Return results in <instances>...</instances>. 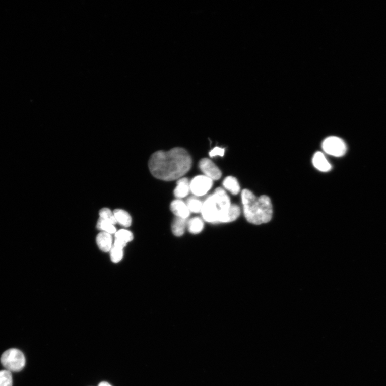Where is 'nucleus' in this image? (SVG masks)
I'll list each match as a JSON object with an SVG mask.
<instances>
[{
  "label": "nucleus",
  "mask_w": 386,
  "mask_h": 386,
  "mask_svg": "<svg viewBox=\"0 0 386 386\" xmlns=\"http://www.w3.org/2000/svg\"><path fill=\"white\" fill-rule=\"evenodd\" d=\"M243 211L246 220L256 225L270 222L273 215L271 199L267 196L257 198L252 192L243 190L241 192Z\"/></svg>",
  "instance_id": "obj_2"
},
{
  "label": "nucleus",
  "mask_w": 386,
  "mask_h": 386,
  "mask_svg": "<svg viewBox=\"0 0 386 386\" xmlns=\"http://www.w3.org/2000/svg\"><path fill=\"white\" fill-rule=\"evenodd\" d=\"M224 187L233 195H237L240 191L239 183L236 178L230 176L226 177L223 183Z\"/></svg>",
  "instance_id": "obj_14"
},
{
  "label": "nucleus",
  "mask_w": 386,
  "mask_h": 386,
  "mask_svg": "<svg viewBox=\"0 0 386 386\" xmlns=\"http://www.w3.org/2000/svg\"><path fill=\"white\" fill-rule=\"evenodd\" d=\"M1 362L7 370L18 372L22 371L26 365V358L22 352L13 348L4 352L1 358Z\"/></svg>",
  "instance_id": "obj_4"
},
{
  "label": "nucleus",
  "mask_w": 386,
  "mask_h": 386,
  "mask_svg": "<svg viewBox=\"0 0 386 386\" xmlns=\"http://www.w3.org/2000/svg\"><path fill=\"white\" fill-rule=\"evenodd\" d=\"M0 386H13L11 372L8 370L0 371Z\"/></svg>",
  "instance_id": "obj_19"
},
{
  "label": "nucleus",
  "mask_w": 386,
  "mask_h": 386,
  "mask_svg": "<svg viewBox=\"0 0 386 386\" xmlns=\"http://www.w3.org/2000/svg\"><path fill=\"white\" fill-rule=\"evenodd\" d=\"M97 228L99 230L108 233L109 234H113L116 233V229L114 225L112 223L99 218L97 224Z\"/></svg>",
  "instance_id": "obj_17"
},
{
  "label": "nucleus",
  "mask_w": 386,
  "mask_h": 386,
  "mask_svg": "<svg viewBox=\"0 0 386 386\" xmlns=\"http://www.w3.org/2000/svg\"><path fill=\"white\" fill-rule=\"evenodd\" d=\"M186 204L190 212L199 213L202 211L204 202L198 198L192 197L187 200Z\"/></svg>",
  "instance_id": "obj_16"
},
{
  "label": "nucleus",
  "mask_w": 386,
  "mask_h": 386,
  "mask_svg": "<svg viewBox=\"0 0 386 386\" xmlns=\"http://www.w3.org/2000/svg\"><path fill=\"white\" fill-rule=\"evenodd\" d=\"M115 238L128 243L133 240V234L130 231L122 229L115 233Z\"/></svg>",
  "instance_id": "obj_21"
},
{
  "label": "nucleus",
  "mask_w": 386,
  "mask_h": 386,
  "mask_svg": "<svg viewBox=\"0 0 386 386\" xmlns=\"http://www.w3.org/2000/svg\"><path fill=\"white\" fill-rule=\"evenodd\" d=\"M313 164L316 169L324 172H329L332 169L330 163L327 160L325 155L320 152L314 154Z\"/></svg>",
  "instance_id": "obj_10"
},
{
  "label": "nucleus",
  "mask_w": 386,
  "mask_h": 386,
  "mask_svg": "<svg viewBox=\"0 0 386 386\" xmlns=\"http://www.w3.org/2000/svg\"><path fill=\"white\" fill-rule=\"evenodd\" d=\"M187 227L190 233L197 234L202 232L204 228V223L199 217L192 218L187 222Z\"/></svg>",
  "instance_id": "obj_15"
},
{
  "label": "nucleus",
  "mask_w": 386,
  "mask_h": 386,
  "mask_svg": "<svg viewBox=\"0 0 386 386\" xmlns=\"http://www.w3.org/2000/svg\"><path fill=\"white\" fill-rule=\"evenodd\" d=\"M231 205L230 199L226 191L222 188H217L205 200L201 213L208 223H225Z\"/></svg>",
  "instance_id": "obj_3"
},
{
  "label": "nucleus",
  "mask_w": 386,
  "mask_h": 386,
  "mask_svg": "<svg viewBox=\"0 0 386 386\" xmlns=\"http://www.w3.org/2000/svg\"><path fill=\"white\" fill-rule=\"evenodd\" d=\"M100 217L102 219L115 225L117 223L114 215L110 209L104 208L100 210L99 212Z\"/></svg>",
  "instance_id": "obj_20"
},
{
  "label": "nucleus",
  "mask_w": 386,
  "mask_h": 386,
  "mask_svg": "<svg viewBox=\"0 0 386 386\" xmlns=\"http://www.w3.org/2000/svg\"><path fill=\"white\" fill-rule=\"evenodd\" d=\"M117 223H119L124 227H129L132 224V217L130 215L122 209H116L113 212Z\"/></svg>",
  "instance_id": "obj_13"
},
{
  "label": "nucleus",
  "mask_w": 386,
  "mask_h": 386,
  "mask_svg": "<svg viewBox=\"0 0 386 386\" xmlns=\"http://www.w3.org/2000/svg\"><path fill=\"white\" fill-rule=\"evenodd\" d=\"M187 219L176 217L172 225V231L174 236L181 237L183 236L187 226Z\"/></svg>",
  "instance_id": "obj_12"
},
{
  "label": "nucleus",
  "mask_w": 386,
  "mask_h": 386,
  "mask_svg": "<svg viewBox=\"0 0 386 386\" xmlns=\"http://www.w3.org/2000/svg\"><path fill=\"white\" fill-rule=\"evenodd\" d=\"M225 149L216 147L209 152L210 157H214L217 156L223 157L224 155Z\"/></svg>",
  "instance_id": "obj_23"
},
{
  "label": "nucleus",
  "mask_w": 386,
  "mask_h": 386,
  "mask_svg": "<svg viewBox=\"0 0 386 386\" xmlns=\"http://www.w3.org/2000/svg\"><path fill=\"white\" fill-rule=\"evenodd\" d=\"M151 173L157 179L171 181L180 179L191 169L192 159L187 151L174 148L168 152L158 151L151 156Z\"/></svg>",
  "instance_id": "obj_1"
},
{
  "label": "nucleus",
  "mask_w": 386,
  "mask_h": 386,
  "mask_svg": "<svg viewBox=\"0 0 386 386\" xmlns=\"http://www.w3.org/2000/svg\"><path fill=\"white\" fill-rule=\"evenodd\" d=\"M96 242L99 248L104 252L111 251L113 247L111 234L105 232H100L98 234Z\"/></svg>",
  "instance_id": "obj_9"
},
{
  "label": "nucleus",
  "mask_w": 386,
  "mask_h": 386,
  "mask_svg": "<svg viewBox=\"0 0 386 386\" xmlns=\"http://www.w3.org/2000/svg\"><path fill=\"white\" fill-rule=\"evenodd\" d=\"M190 191V182L186 178L180 179L177 182V186L174 190V195L179 199L186 197Z\"/></svg>",
  "instance_id": "obj_11"
},
{
  "label": "nucleus",
  "mask_w": 386,
  "mask_h": 386,
  "mask_svg": "<svg viewBox=\"0 0 386 386\" xmlns=\"http://www.w3.org/2000/svg\"><path fill=\"white\" fill-rule=\"evenodd\" d=\"M199 166L206 177L213 180H217L222 177V172L211 160L208 158L201 159Z\"/></svg>",
  "instance_id": "obj_7"
},
{
  "label": "nucleus",
  "mask_w": 386,
  "mask_h": 386,
  "mask_svg": "<svg viewBox=\"0 0 386 386\" xmlns=\"http://www.w3.org/2000/svg\"><path fill=\"white\" fill-rule=\"evenodd\" d=\"M324 152L330 155L340 157L347 152V146L342 139L337 137H330L323 142Z\"/></svg>",
  "instance_id": "obj_5"
},
{
  "label": "nucleus",
  "mask_w": 386,
  "mask_h": 386,
  "mask_svg": "<svg viewBox=\"0 0 386 386\" xmlns=\"http://www.w3.org/2000/svg\"><path fill=\"white\" fill-rule=\"evenodd\" d=\"M240 213V209L238 205L231 204L228 215L226 216L225 223L232 222L237 220Z\"/></svg>",
  "instance_id": "obj_18"
},
{
  "label": "nucleus",
  "mask_w": 386,
  "mask_h": 386,
  "mask_svg": "<svg viewBox=\"0 0 386 386\" xmlns=\"http://www.w3.org/2000/svg\"><path fill=\"white\" fill-rule=\"evenodd\" d=\"M213 180L205 175L197 176L190 182V191L197 197H203L213 186Z\"/></svg>",
  "instance_id": "obj_6"
},
{
  "label": "nucleus",
  "mask_w": 386,
  "mask_h": 386,
  "mask_svg": "<svg viewBox=\"0 0 386 386\" xmlns=\"http://www.w3.org/2000/svg\"><path fill=\"white\" fill-rule=\"evenodd\" d=\"M172 212L177 217L183 219H187L190 215V212L186 205L180 199L175 200L172 201L170 205Z\"/></svg>",
  "instance_id": "obj_8"
},
{
  "label": "nucleus",
  "mask_w": 386,
  "mask_h": 386,
  "mask_svg": "<svg viewBox=\"0 0 386 386\" xmlns=\"http://www.w3.org/2000/svg\"><path fill=\"white\" fill-rule=\"evenodd\" d=\"M127 243L121 240L116 239L114 241V246L123 249L125 246H126Z\"/></svg>",
  "instance_id": "obj_24"
},
{
  "label": "nucleus",
  "mask_w": 386,
  "mask_h": 386,
  "mask_svg": "<svg viewBox=\"0 0 386 386\" xmlns=\"http://www.w3.org/2000/svg\"><path fill=\"white\" fill-rule=\"evenodd\" d=\"M111 258L113 263H117L121 261L123 258V249L113 246L111 250Z\"/></svg>",
  "instance_id": "obj_22"
},
{
  "label": "nucleus",
  "mask_w": 386,
  "mask_h": 386,
  "mask_svg": "<svg viewBox=\"0 0 386 386\" xmlns=\"http://www.w3.org/2000/svg\"><path fill=\"white\" fill-rule=\"evenodd\" d=\"M98 386H112L110 383L106 382L100 383Z\"/></svg>",
  "instance_id": "obj_25"
}]
</instances>
